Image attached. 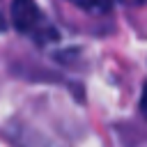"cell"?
I'll list each match as a JSON object with an SVG mask.
<instances>
[{
	"label": "cell",
	"mask_w": 147,
	"mask_h": 147,
	"mask_svg": "<svg viewBox=\"0 0 147 147\" xmlns=\"http://www.w3.org/2000/svg\"><path fill=\"white\" fill-rule=\"evenodd\" d=\"M11 21L21 34L39 46H48L60 39L53 21L37 7L34 0H11Z\"/></svg>",
	"instance_id": "6da1fadb"
},
{
	"label": "cell",
	"mask_w": 147,
	"mask_h": 147,
	"mask_svg": "<svg viewBox=\"0 0 147 147\" xmlns=\"http://www.w3.org/2000/svg\"><path fill=\"white\" fill-rule=\"evenodd\" d=\"M71 5H76V7H80L83 11H87V14H99V16H103V14H108L110 11V0H69Z\"/></svg>",
	"instance_id": "7a4b0ae2"
},
{
	"label": "cell",
	"mask_w": 147,
	"mask_h": 147,
	"mask_svg": "<svg viewBox=\"0 0 147 147\" xmlns=\"http://www.w3.org/2000/svg\"><path fill=\"white\" fill-rule=\"evenodd\" d=\"M140 113L147 117V83L142 85V94H140Z\"/></svg>",
	"instance_id": "3957f363"
},
{
	"label": "cell",
	"mask_w": 147,
	"mask_h": 147,
	"mask_svg": "<svg viewBox=\"0 0 147 147\" xmlns=\"http://www.w3.org/2000/svg\"><path fill=\"white\" fill-rule=\"evenodd\" d=\"M124 5H147V0H122Z\"/></svg>",
	"instance_id": "277c9868"
},
{
	"label": "cell",
	"mask_w": 147,
	"mask_h": 147,
	"mask_svg": "<svg viewBox=\"0 0 147 147\" xmlns=\"http://www.w3.org/2000/svg\"><path fill=\"white\" fill-rule=\"evenodd\" d=\"M0 32H5V21H2V16H0Z\"/></svg>",
	"instance_id": "5b68a950"
}]
</instances>
